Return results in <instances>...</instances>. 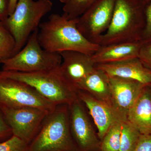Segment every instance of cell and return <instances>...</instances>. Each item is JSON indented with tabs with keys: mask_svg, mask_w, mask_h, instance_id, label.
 <instances>
[{
	"mask_svg": "<svg viewBox=\"0 0 151 151\" xmlns=\"http://www.w3.org/2000/svg\"><path fill=\"white\" fill-rule=\"evenodd\" d=\"M60 70L63 77L76 88V86L95 69L91 55L76 51L63 52Z\"/></svg>",
	"mask_w": 151,
	"mask_h": 151,
	"instance_id": "13",
	"label": "cell"
},
{
	"mask_svg": "<svg viewBox=\"0 0 151 151\" xmlns=\"http://www.w3.org/2000/svg\"><path fill=\"white\" fill-rule=\"evenodd\" d=\"M69 126L78 151H92L100 146L84 106L78 97L68 105Z\"/></svg>",
	"mask_w": 151,
	"mask_h": 151,
	"instance_id": "10",
	"label": "cell"
},
{
	"mask_svg": "<svg viewBox=\"0 0 151 151\" xmlns=\"http://www.w3.org/2000/svg\"><path fill=\"white\" fill-rule=\"evenodd\" d=\"M114 107L127 119V113L146 85L132 79L108 76Z\"/></svg>",
	"mask_w": 151,
	"mask_h": 151,
	"instance_id": "12",
	"label": "cell"
},
{
	"mask_svg": "<svg viewBox=\"0 0 151 151\" xmlns=\"http://www.w3.org/2000/svg\"><path fill=\"white\" fill-rule=\"evenodd\" d=\"M145 24L141 38L142 44L151 42V1L145 7Z\"/></svg>",
	"mask_w": 151,
	"mask_h": 151,
	"instance_id": "23",
	"label": "cell"
},
{
	"mask_svg": "<svg viewBox=\"0 0 151 151\" xmlns=\"http://www.w3.org/2000/svg\"><path fill=\"white\" fill-rule=\"evenodd\" d=\"M141 45L142 43L139 42L100 46L91 56L95 64L122 62L138 58Z\"/></svg>",
	"mask_w": 151,
	"mask_h": 151,
	"instance_id": "15",
	"label": "cell"
},
{
	"mask_svg": "<svg viewBox=\"0 0 151 151\" xmlns=\"http://www.w3.org/2000/svg\"><path fill=\"white\" fill-rule=\"evenodd\" d=\"M55 106L29 85L0 76V109L31 107L50 112Z\"/></svg>",
	"mask_w": 151,
	"mask_h": 151,
	"instance_id": "7",
	"label": "cell"
},
{
	"mask_svg": "<svg viewBox=\"0 0 151 151\" xmlns=\"http://www.w3.org/2000/svg\"><path fill=\"white\" fill-rule=\"evenodd\" d=\"M77 22L78 18L69 19L63 14H52L39 27L38 39L41 46L52 53L76 51L94 54L100 45L89 41L81 33Z\"/></svg>",
	"mask_w": 151,
	"mask_h": 151,
	"instance_id": "1",
	"label": "cell"
},
{
	"mask_svg": "<svg viewBox=\"0 0 151 151\" xmlns=\"http://www.w3.org/2000/svg\"><path fill=\"white\" fill-rule=\"evenodd\" d=\"M59 1L61 3H63V4H65V3L67 1V0H59Z\"/></svg>",
	"mask_w": 151,
	"mask_h": 151,
	"instance_id": "30",
	"label": "cell"
},
{
	"mask_svg": "<svg viewBox=\"0 0 151 151\" xmlns=\"http://www.w3.org/2000/svg\"><path fill=\"white\" fill-rule=\"evenodd\" d=\"M77 95L88 109L98 129L97 136L101 140L113 125L127 120L111 105L97 100L87 92L77 90Z\"/></svg>",
	"mask_w": 151,
	"mask_h": 151,
	"instance_id": "11",
	"label": "cell"
},
{
	"mask_svg": "<svg viewBox=\"0 0 151 151\" xmlns=\"http://www.w3.org/2000/svg\"><path fill=\"white\" fill-rule=\"evenodd\" d=\"M95 68L107 76L132 79L151 87V70L138 58L114 63L95 64Z\"/></svg>",
	"mask_w": 151,
	"mask_h": 151,
	"instance_id": "14",
	"label": "cell"
},
{
	"mask_svg": "<svg viewBox=\"0 0 151 151\" xmlns=\"http://www.w3.org/2000/svg\"><path fill=\"white\" fill-rule=\"evenodd\" d=\"M18 1V0H10L9 10V16L12 14L14 10Z\"/></svg>",
	"mask_w": 151,
	"mask_h": 151,
	"instance_id": "28",
	"label": "cell"
},
{
	"mask_svg": "<svg viewBox=\"0 0 151 151\" xmlns=\"http://www.w3.org/2000/svg\"><path fill=\"white\" fill-rule=\"evenodd\" d=\"M10 127L12 135L29 145L39 131L49 112L35 107L0 109Z\"/></svg>",
	"mask_w": 151,
	"mask_h": 151,
	"instance_id": "8",
	"label": "cell"
},
{
	"mask_svg": "<svg viewBox=\"0 0 151 151\" xmlns=\"http://www.w3.org/2000/svg\"><path fill=\"white\" fill-rule=\"evenodd\" d=\"M141 2L144 5L146 6L150 2L151 0H138Z\"/></svg>",
	"mask_w": 151,
	"mask_h": 151,
	"instance_id": "29",
	"label": "cell"
},
{
	"mask_svg": "<svg viewBox=\"0 0 151 151\" xmlns=\"http://www.w3.org/2000/svg\"><path fill=\"white\" fill-rule=\"evenodd\" d=\"M0 76L29 85L55 105H70L77 98V89L63 77L60 67L32 73L1 70Z\"/></svg>",
	"mask_w": 151,
	"mask_h": 151,
	"instance_id": "4",
	"label": "cell"
},
{
	"mask_svg": "<svg viewBox=\"0 0 151 151\" xmlns=\"http://www.w3.org/2000/svg\"><path fill=\"white\" fill-rule=\"evenodd\" d=\"M97 0H67L64 4L63 14L69 19L78 18Z\"/></svg>",
	"mask_w": 151,
	"mask_h": 151,
	"instance_id": "21",
	"label": "cell"
},
{
	"mask_svg": "<svg viewBox=\"0 0 151 151\" xmlns=\"http://www.w3.org/2000/svg\"><path fill=\"white\" fill-rule=\"evenodd\" d=\"M52 5L50 0H18L13 12L4 22L15 42L13 55L24 47L31 35L38 29L42 19L51 11Z\"/></svg>",
	"mask_w": 151,
	"mask_h": 151,
	"instance_id": "5",
	"label": "cell"
},
{
	"mask_svg": "<svg viewBox=\"0 0 151 151\" xmlns=\"http://www.w3.org/2000/svg\"><path fill=\"white\" fill-rule=\"evenodd\" d=\"M76 89L87 92L116 109L112 101L108 76L101 70L95 68L91 73L77 84Z\"/></svg>",
	"mask_w": 151,
	"mask_h": 151,
	"instance_id": "17",
	"label": "cell"
},
{
	"mask_svg": "<svg viewBox=\"0 0 151 151\" xmlns=\"http://www.w3.org/2000/svg\"><path fill=\"white\" fill-rule=\"evenodd\" d=\"M0 63H1V60L0 59Z\"/></svg>",
	"mask_w": 151,
	"mask_h": 151,
	"instance_id": "31",
	"label": "cell"
},
{
	"mask_svg": "<svg viewBox=\"0 0 151 151\" xmlns=\"http://www.w3.org/2000/svg\"><path fill=\"white\" fill-rule=\"evenodd\" d=\"M10 0H0V21H5L9 14Z\"/></svg>",
	"mask_w": 151,
	"mask_h": 151,
	"instance_id": "27",
	"label": "cell"
},
{
	"mask_svg": "<svg viewBox=\"0 0 151 151\" xmlns=\"http://www.w3.org/2000/svg\"><path fill=\"white\" fill-rule=\"evenodd\" d=\"M134 151H151V135H141Z\"/></svg>",
	"mask_w": 151,
	"mask_h": 151,
	"instance_id": "25",
	"label": "cell"
},
{
	"mask_svg": "<svg viewBox=\"0 0 151 151\" xmlns=\"http://www.w3.org/2000/svg\"><path fill=\"white\" fill-rule=\"evenodd\" d=\"M122 122L116 123L108 130L101 140V151H119Z\"/></svg>",
	"mask_w": 151,
	"mask_h": 151,
	"instance_id": "19",
	"label": "cell"
},
{
	"mask_svg": "<svg viewBox=\"0 0 151 151\" xmlns=\"http://www.w3.org/2000/svg\"><path fill=\"white\" fill-rule=\"evenodd\" d=\"M15 47L14 37L4 22L0 21V59L13 56Z\"/></svg>",
	"mask_w": 151,
	"mask_h": 151,
	"instance_id": "20",
	"label": "cell"
},
{
	"mask_svg": "<svg viewBox=\"0 0 151 151\" xmlns=\"http://www.w3.org/2000/svg\"><path fill=\"white\" fill-rule=\"evenodd\" d=\"M145 7L138 0H116L111 24L99 41L100 46L140 42L145 24Z\"/></svg>",
	"mask_w": 151,
	"mask_h": 151,
	"instance_id": "2",
	"label": "cell"
},
{
	"mask_svg": "<svg viewBox=\"0 0 151 151\" xmlns=\"http://www.w3.org/2000/svg\"><path fill=\"white\" fill-rule=\"evenodd\" d=\"M28 145L16 136H11L7 140L0 142V151H26Z\"/></svg>",
	"mask_w": 151,
	"mask_h": 151,
	"instance_id": "22",
	"label": "cell"
},
{
	"mask_svg": "<svg viewBox=\"0 0 151 151\" xmlns=\"http://www.w3.org/2000/svg\"><path fill=\"white\" fill-rule=\"evenodd\" d=\"M127 120L142 135H151V87L146 86L127 113Z\"/></svg>",
	"mask_w": 151,
	"mask_h": 151,
	"instance_id": "16",
	"label": "cell"
},
{
	"mask_svg": "<svg viewBox=\"0 0 151 151\" xmlns=\"http://www.w3.org/2000/svg\"><path fill=\"white\" fill-rule=\"evenodd\" d=\"M38 29L33 33L17 53L2 60V70L32 73L60 67L62 62L61 55L46 51L42 47L38 39Z\"/></svg>",
	"mask_w": 151,
	"mask_h": 151,
	"instance_id": "6",
	"label": "cell"
},
{
	"mask_svg": "<svg viewBox=\"0 0 151 151\" xmlns=\"http://www.w3.org/2000/svg\"><path fill=\"white\" fill-rule=\"evenodd\" d=\"M141 135L139 130L128 120L122 122L119 151H134Z\"/></svg>",
	"mask_w": 151,
	"mask_h": 151,
	"instance_id": "18",
	"label": "cell"
},
{
	"mask_svg": "<svg viewBox=\"0 0 151 151\" xmlns=\"http://www.w3.org/2000/svg\"><path fill=\"white\" fill-rule=\"evenodd\" d=\"M26 151H78L70 132L68 105H57L47 113Z\"/></svg>",
	"mask_w": 151,
	"mask_h": 151,
	"instance_id": "3",
	"label": "cell"
},
{
	"mask_svg": "<svg viewBox=\"0 0 151 151\" xmlns=\"http://www.w3.org/2000/svg\"><path fill=\"white\" fill-rule=\"evenodd\" d=\"M138 58L151 70V42L142 44Z\"/></svg>",
	"mask_w": 151,
	"mask_h": 151,
	"instance_id": "24",
	"label": "cell"
},
{
	"mask_svg": "<svg viewBox=\"0 0 151 151\" xmlns=\"http://www.w3.org/2000/svg\"><path fill=\"white\" fill-rule=\"evenodd\" d=\"M116 0H97L78 18L77 27L91 42L99 44L111 24Z\"/></svg>",
	"mask_w": 151,
	"mask_h": 151,
	"instance_id": "9",
	"label": "cell"
},
{
	"mask_svg": "<svg viewBox=\"0 0 151 151\" xmlns=\"http://www.w3.org/2000/svg\"><path fill=\"white\" fill-rule=\"evenodd\" d=\"M11 136H12V130L0 110V139Z\"/></svg>",
	"mask_w": 151,
	"mask_h": 151,
	"instance_id": "26",
	"label": "cell"
}]
</instances>
